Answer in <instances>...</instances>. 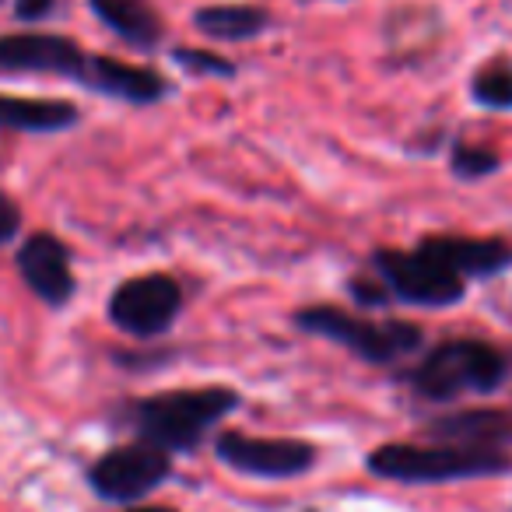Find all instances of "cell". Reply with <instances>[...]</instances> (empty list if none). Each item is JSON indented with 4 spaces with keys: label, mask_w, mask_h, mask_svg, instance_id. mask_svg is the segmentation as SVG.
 Instances as JSON below:
<instances>
[{
    "label": "cell",
    "mask_w": 512,
    "mask_h": 512,
    "mask_svg": "<svg viewBox=\"0 0 512 512\" xmlns=\"http://www.w3.org/2000/svg\"><path fill=\"white\" fill-rule=\"evenodd\" d=\"M242 407V393L232 386H193V390H165L151 397L127 400L120 421L151 446L165 453H193L232 411Z\"/></svg>",
    "instance_id": "cell-1"
},
{
    "label": "cell",
    "mask_w": 512,
    "mask_h": 512,
    "mask_svg": "<svg viewBox=\"0 0 512 512\" xmlns=\"http://www.w3.org/2000/svg\"><path fill=\"white\" fill-rule=\"evenodd\" d=\"M512 362L505 351L488 341L460 337L442 341L421 355L414 369H407V386L425 404H456L463 397H488L509 383Z\"/></svg>",
    "instance_id": "cell-2"
},
{
    "label": "cell",
    "mask_w": 512,
    "mask_h": 512,
    "mask_svg": "<svg viewBox=\"0 0 512 512\" xmlns=\"http://www.w3.org/2000/svg\"><path fill=\"white\" fill-rule=\"evenodd\" d=\"M369 474L397 484H446L474 477H502L512 470L509 449L460 446V442H383L365 456Z\"/></svg>",
    "instance_id": "cell-3"
},
{
    "label": "cell",
    "mask_w": 512,
    "mask_h": 512,
    "mask_svg": "<svg viewBox=\"0 0 512 512\" xmlns=\"http://www.w3.org/2000/svg\"><path fill=\"white\" fill-rule=\"evenodd\" d=\"M292 323L302 334L341 344L344 351L369 365L400 362L404 355H414L425 341L421 327L407 320H365L341 306H306L292 316Z\"/></svg>",
    "instance_id": "cell-4"
},
{
    "label": "cell",
    "mask_w": 512,
    "mask_h": 512,
    "mask_svg": "<svg viewBox=\"0 0 512 512\" xmlns=\"http://www.w3.org/2000/svg\"><path fill=\"white\" fill-rule=\"evenodd\" d=\"M369 271L386 285L390 299L418 309H446L463 302L467 281L453 274L421 246L414 249H376L369 256Z\"/></svg>",
    "instance_id": "cell-5"
},
{
    "label": "cell",
    "mask_w": 512,
    "mask_h": 512,
    "mask_svg": "<svg viewBox=\"0 0 512 512\" xmlns=\"http://www.w3.org/2000/svg\"><path fill=\"white\" fill-rule=\"evenodd\" d=\"M88 488L95 498L113 505H137L155 488H162L172 477V456L165 449L151 446L144 439L123 442L95 456L88 467Z\"/></svg>",
    "instance_id": "cell-6"
},
{
    "label": "cell",
    "mask_w": 512,
    "mask_h": 512,
    "mask_svg": "<svg viewBox=\"0 0 512 512\" xmlns=\"http://www.w3.org/2000/svg\"><path fill=\"white\" fill-rule=\"evenodd\" d=\"M106 313L116 330L151 341L176 327L179 313H183V288L172 274H137L113 288Z\"/></svg>",
    "instance_id": "cell-7"
},
{
    "label": "cell",
    "mask_w": 512,
    "mask_h": 512,
    "mask_svg": "<svg viewBox=\"0 0 512 512\" xmlns=\"http://www.w3.org/2000/svg\"><path fill=\"white\" fill-rule=\"evenodd\" d=\"M214 456L228 470L246 477H267V481H285L302 477L316 467V446L306 439H260L246 432H218Z\"/></svg>",
    "instance_id": "cell-8"
},
{
    "label": "cell",
    "mask_w": 512,
    "mask_h": 512,
    "mask_svg": "<svg viewBox=\"0 0 512 512\" xmlns=\"http://www.w3.org/2000/svg\"><path fill=\"white\" fill-rule=\"evenodd\" d=\"M88 50L57 32H8L0 36V74H50L81 85Z\"/></svg>",
    "instance_id": "cell-9"
},
{
    "label": "cell",
    "mask_w": 512,
    "mask_h": 512,
    "mask_svg": "<svg viewBox=\"0 0 512 512\" xmlns=\"http://www.w3.org/2000/svg\"><path fill=\"white\" fill-rule=\"evenodd\" d=\"M71 246L53 232H32L22 239L15 253V267L29 292L50 309H64L78 292V278H74L71 264Z\"/></svg>",
    "instance_id": "cell-10"
},
{
    "label": "cell",
    "mask_w": 512,
    "mask_h": 512,
    "mask_svg": "<svg viewBox=\"0 0 512 512\" xmlns=\"http://www.w3.org/2000/svg\"><path fill=\"white\" fill-rule=\"evenodd\" d=\"M81 88L106 99H120L130 106H155V102L169 99L172 85L165 74H158L155 67H137L127 60L102 57V53H88V67Z\"/></svg>",
    "instance_id": "cell-11"
},
{
    "label": "cell",
    "mask_w": 512,
    "mask_h": 512,
    "mask_svg": "<svg viewBox=\"0 0 512 512\" xmlns=\"http://www.w3.org/2000/svg\"><path fill=\"white\" fill-rule=\"evenodd\" d=\"M428 256L446 264L463 281L470 278H495L509 271L512 246L505 239H470V235H425L418 242Z\"/></svg>",
    "instance_id": "cell-12"
},
{
    "label": "cell",
    "mask_w": 512,
    "mask_h": 512,
    "mask_svg": "<svg viewBox=\"0 0 512 512\" xmlns=\"http://www.w3.org/2000/svg\"><path fill=\"white\" fill-rule=\"evenodd\" d=\"M425 435L435 442H460V446H512V411L502 407H460L425 425Z\"/></svg>",
    "instance_id": "cell-13"
},
{
    "label": "cell",
    "mask_w": 512,
    "mask_h": 512,
    "mask_svg": "<svg viewBox=\"0 0 512 512\" xmlns=\"http://www.w3.org/2000/svg\"><path fill=\"white\" fill-rule=\"evenodd\" d=\"M92 15L134 50H158L165 39V22L151 0H88Z\"/></svg>",
    "instance_id": "cell-14"
},
{
    "label": "cell",
    "mask_w": 512,
    "mask_h": 512,
    "mask_svg": "<svg viewBox=\"0 0 512 512\" xmlns=\"http://www.w3.org/2000/svg\"><path fill=\"white\" fill-rule=\"evenodd\" d=\"M81 123V109L67 99H29L0 92V130L15 134H64Z\"/></svg>",
    "instance_id": "cell-15"
},
{
    "label": "cell",
    "mask_w": 512,
    "mask_h": 512,
    "mask_svg": "<svg viewBox=\"0 0 512 512\" xmlns=\"http://www.w3.org/2000/svg\"><path fill=\"white\" fill-rule=\"evenodd\" d=\"M193 25L218 43H249L271 25V15L253 4H207L193 11Z\"/></svg>",
    "instance_id": "cell-16"
},
{
    "label": "cell",
    "mask_w": 512,
    "mask_h": 512,
    "mask_svg": "<svg viewBox=\"0 0 512 512\" xmlns=\"http://www.w3.org/2000/svg\"><path fill=\"white\" fill-rule=\"evenodd\" d=\"M470 99L481 109H495V113L512 109V64H502V60L484 64L470 78Z\"/></svg>",
    "instance_id": "cell-17"
},
{
    "label": "cell",
    "mask_w": 512,
    "mask_h": 512,
    "mask_svg": "<svg viewBox=\"0 0 512 512\" xmlns=\"http://www.w3.org/2000/svg\"><path fill=\"white\" fill-rule=\"evenodd\" d=\"M449 169H453L456 179L474 183V179H488L491 172L502 169V158H498L491 148H484V144L456 141L453 151H449Z\"/></svg>",
    "instance_id": "cell-18"
},
{
    "label": "cell",
    "mask_w": 512,
    "mask_h": 512,
    "mask_svg": "<svg viewBox=\"0 0 512 512\" xmlns=\"http://www.w3.org/2000/svg\"><path fill=\"white\" fill-rule=\"evenodd\" d=\"M172 60H176L183 71L197 74V78H235V64L221 53L211 50H193V46H176L172 50Z\"/></svg>",
    "instance_id": "cell-19"
},
{
    "label": "cell",
    "mask_w": 512,
    "mask_h": 512,
    "mask_svg": "<svg viewBox=\"0 0 512 512\" xmlns=\"http://www.w3.org/2000/svg\"><path fill=\"white\" fill-rule=\"evenodd\" d=\"M348 292H351V299H355L358 306H365V309L386 306V302H390V292H386V285L372 271L369 274H358V278H351L348 281Z\"/></svg>",
    "instance_id": "cell-20"
},
{
    "label": "cell",
    "mask_w": 512,
    "mask_h": 512,
    "mask_svg": "<svg viewBox=\"0 0 512 512\" xmlns=\"http://www.w3.org/2000/svg\"><path fill=\"white\" fill-rule=\"evenodd\" d=\"M22 225H25L22 207L15 204V197L8 190H0V246L15 242L22 235Z\"/></svg>",
    "instance_id": "cell-21"
},
{
    "label": "cell",
    "mask_w": 512,
    "mask_h": 512,
    "mask_svg": "<svg viewBox=\"0 0 512 512\" xmlns=\"http://www.w3.org/2000/svg\"><path fill=\"white\" fill-rule=\"evenodd\" d=\"M57 11V0H15V18L25 25H39Z\"/></svg>",
    "instance_id": "cell-22"
},
{
    "label": "cell",
    "mask_w": 512,
    "mask_h": 512,
    "mask_svg": "<svg viewBox=\"0 0 512 512\" xmlns=\"http://www.w3.org/2000/svg\"><path fill=\"white\" fill-rule=\"evenodd\" d=\"M123 512H176V509H169V505H127Z\"/></svg>",
    "instance_id": "cell-23"
}]
</instances>
